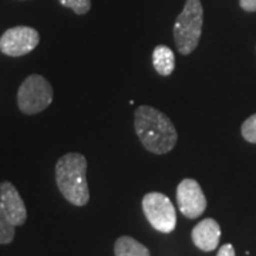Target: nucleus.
<instances>
[{
    "mask_svg": "<svg viewBox=\"0 0 256 256\" xmlns=\"http://www.w3.org/2000/svg\"><path fill=\"white\" fill-rule=\"evenodd\" d=\"M216 256H236V255H235V249H234V246H232L230 244H225V245H222V246L220 248L218 255Z\"/></svg>",
    "mask_w": 256,
    "mask_h": 256,
    "instance_id": "16",
    "label": "nucleus"
},
{
    "mask_svg": "<svg viewBox=\"0 0 256 256\" xmlns=\"http://www.w3.org/2000/svg\"><path fill=\"white\" fill-rule=\"evenodd\" d=\"M240 132H242V137L245 138L248 142L256 144V114L248 117L244 121L242 128H240Z\"/></svg>",
    "mask_w": 256,
    "mask_h": 256,
    "instance_id": "14",
    "label": "nucleus"
},
{
    "mask_svg": "<svg viewBox=\"0 0 256 256\" xmlns=\"http://www.w3.org/2000/svg\"><path fill=\"white\" fill-rule=\"evenodd\" d=\"M144 215L151 226L162 234H171L176 226V210L171 200L161 192H148L142 198Z\"/></svg>",
    "mask_w": 256,
    "mask_h": 256,
    "instance_id": "5",
    "label": "nucleus"
},
{
    "mask_svg": "<svg viewBox=\"0 0 256 256\" xmlns=\"http://www.w3.org/2000/svg\"><path fill=\"white\" fill-rule=\"evenodd\" d=\"M0 206L13 226H22L28 220V210L16 186L9 181L0 182Z\"/></svg>",
    "mask_w": 256,
    "mask_h": 256,
    "instance_id": "8",
    "label": "nucleus"
},
{
    "mask_svg": "<svg viewBox=\"0 0 256 256\" xmlns=\"http://www.w3.org/2000/svg\"><path fill=\"white\" fill-rule=\"evenodd\" d=\"M176 204L184 216L195 220L206 210V198L201 185L192 178H185L176 186Z\"/></svg>",
    "mask_w": 256,
    "mask_h": 256,
    "instance_id": "7",
    "label": "nucleus"
},
{
    "mask_svg": "<svg viewBox=\"0 0 256 256\" xmlns=\"http://www.w3.org/2000/svg\"><path fill=\"white\" fill-rule=\"evenodd\" d=\"M134 128L146 151L164 156L178 141V134L172 121L162 111L151 106H140L134 112Z\"/></svg>",
    "mask_w": 256,
    "mask_h": 256,
    "instance_id": "1",
    "label": "nucleus"
},
{
    "mask_svg": "<svg viewBox=\"0 0 256 256\" xmlns=\"http://www.w3.org/2000/svg\"><path fill=\"white\" fill-rule=\"evenodd\" d=\"M152 66L160 76L162 77L171 76L175 68L174 52L168 46L158 44L152 52Z\"/></svg>",
    "mask_w": 256,
    "mask_h": 256,
    "instance_id": "10",
    "label": "nucleus"
},
{
    "mask_svg": "<svg viewBox=\"0 0 256 256\" xmlns=\"http://www.w3.org/2000/svg\"><path fill=\"white\" fill-rule=\"evenodd\" d=\"M53 87L40 74H30L18 90V110L26 116H34L48 108L53 102Z\"/></svg>",
    "mask_w": 256,
    "mask_h": 256,
    "instance_id": "4",
    "label": "nucleus"
},
{
    "mask_svg": "<svg viewBox=\"0 0 256 256\" xmlns=\"http://www.w3.org/2000/svg\"><path fill=\"white\" fill-rule=\"evenodd\" d=\"M116 256H150L148 248L131 236H121L114 245Z\"/></svg>",
    "mask_w": 256,
    "mask_h": 256,
    "instance_id": "11",
    "label": "nucleus"
},
{
    "mask_svg": "<svg viewBox=\"0 0 256 256\" xmlns=\"http://www.w3.org/2000/svg\"><path fill=\"white\" fill-rule=\"evenodd\" d=\"M14 228L0 206V245H8L14 239Z\"/></svg>",
    "mask_w": 256,
    "mask_h": 256,
    "instance_id": "12",
    "label": "nucleus"
},
{
    "mask_svg": "<svg viewBox=\"0 0 256 256\" xmlns=\"http://www.w3.org/2000/svg\"><path fill=\"white\" fill-rule=\"evenodd\" d=\"M204 28V8L201 0H186L174 24V42L178 52L191 54L198 47Z\"/></svg>",
    "mask_w": 256,
    "mask_h": 256,
    "instance_id": "3",
    "label": "nucleus"
},
{
    "mask_svg": "<svg viewBox=\"0 0 256 256\" xmlns=\"http://www.w3.org/2000/svg\"><path fill=\"white\" fill-rule=\"evenodd\" d=\"M194 245L204 252H212L220 245V226L212 218H206L198 222L191 232Z\"/></svg>",
    "mask_w": 256,
    "mask_h": 256,
    "instance_id": "9",
    "label": "nucleus"
},
{
    "mask_svg": "<svg viewBox=\"0 0 256 256\" xmlns=\"http://www.w3.org/2000/svg\"><path fill=\"white\" fill-rule=\"evenodd\" d=\"M239 6L245 12L254 13L256 12V0H239Z\"/></svg>",
    "mask_w": 256,
    "mask_h": 256,
    "instance_id": "15",
    "label": "nucleus"
},
{
    "mask_svg": "<svg viewBox=\"0 0 256 256\" xmlns=\"http://www.w3.org/2000/svg\"><path fill=\"white\" fill-rule=\"evenodd\" d=\"M40 43V34L36 28L16 26L8 28L0 36V52L9 57H22L32 53Z\"/></svg>",
    "mask_w": 256,
    "mask_h": 256,
    "instance_id": "6",
    "label": "nucleus"
},
{
    "mask_svg": "<svg viewBox=\"0 0 256 256\" xmlns=\"http://www.w3.org/2000/svg\"><path fill=\"white\" fill-rule=\"evenodd\" d=\"M20 2H24V0H20Z\"/></svg>",
    "mask_w": 256,
    "mask_h": 256,
    "instance_id": "17",
    "label": "nucleus"
},
{
    "mask_svg": "<svg viewBox=\"0 0 256 256\" xmlns=\"http://www.w3.org/2000/svg\"><path fill=\"white\" fill-rule=\"evenodd\" d=\"M56 184L64 198L76 206L90 200L87 182V158L80 152H67L56 162Z\"/></svg>",
    "mask_w": 256,
    "mask_h": 256,
    "instance_id": "2",
    "label": "nucleus"
},
{
    "mask_svg": "<svg viewBox=\"0 0 256 256\" xmlns=\"http://www.w3.org/2000/svg\"><path fill=\"white\" fill-rule=\"evenodd\" d=\"M58 3L63 8L72 9L78 16L87 14L92 9V0H58Z\"/></svg>",
    "mask_w": 256,
    "mask_h": 256,
    "instance_id": "13",
    "label": "nucleus"
}]
</instances>
